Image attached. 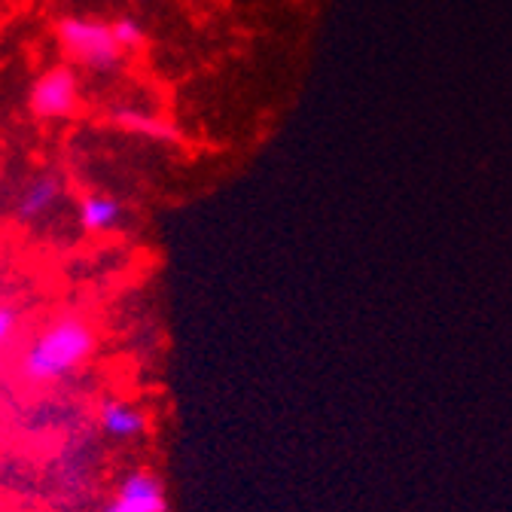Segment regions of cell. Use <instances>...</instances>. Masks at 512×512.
I'll use <instances>...</instances> for the list:
<instances>
[{"label": "cell", "instance_id": "52a82bcc", "mask_svg": "<svg viewBox=\"0 0 512 512\" xmlns=\"http://www.w3.org/2000/svg\"><path fill=\"white\" fill-rule=\"evenodd\" d=\"M110 122L116 128H122V132L128 135H138V138H147V141H156V144H171L177 141V128L156 116V113H147V110H135V107H122V110H113L110 113Z\"/></svg>", "mask_w": 512, "mask_h": 512}, {"label": "cell", "instance_id": "6da1fadb", "mask_svg": "<svg viewBox=\"0 0 512 512\" xmlns=\"http://www.w3.org/2000/svg\"><path fill=\"white\" fill-rule=\"evenodd\" d=\"M92 351H95L92 330L77 314H64L28 348V354L22 357V375L31 381H58L77 372Z\"/></svg>", "mask_w": 512, "mask_h": 512}, {"label": "cell", "instance_id": "8992f818", "mask_svg": "<svg viewBox=\"0 0 512 512\" xmlns=\"http://www.w3.org/2000/svg\"><path fill=\"white\" fill-rule=\"evenodd\" d=\"M98 424L113 442H138L150 430L147 412L125 400H104L98 406Z\"/></svg>", "mask_w": 512, "mask_h": 512}, {"label": "cell", "instance_id": "9c48e42d", "mask_svg": "<svg viewBox=\"0 0 512 512\" xmlns=\"http://www.w3.org/2000/svg\"><path fill=\"white\" fill-rule=\"evenodd\" d=\"M110 28H113V37H116V43H119L122 52H138L147 43L144 25L138 19H132V16H122V19L110 22Z\"/></svg>", "mask_w": 512, "mask_h": 512}, {"label": "cell", "instance_id": "ba28073f", "mask_svg": "<svg viewBox=\"0 0 512 512\" xmlns=\"http://www.w3.org/2000/svg\"><path fill=\"white\" fill-rule=\"evenodd\" d=\"M77 217H80V226L86 232H95L98 235V232L116 229L122 223V217H125V208H122V202H116L110 196H86L80 202Z\"/></svg>", "mask_w": 512, "mask_h": 512}, {"label": "cell", "instance_id": "5b68a950", "mask_svg": "<svg viewBox=\"0 0 512 512\" xmlns=\"http://www.w3.org/2000/svg\"><path fill=\"white\" fill-rule=\"evenodd\" d=\"M64 196V180L55 171H37L25 180L16 196V220L37 223L43 220Z\"/></svg>", "mask_w": 512, "mask_h": 512}, {"label": "cell", "instance_id": "30bf717a", "mask_svg": "<svg viewBox=\"0 0 512 512\" xmlns=\"http://www.w3.org/2000/svg\"><path fill=\"white\" fill-rule=\"evenodd\" d=\"M16 330V311L13 308H0V345H4Z\"/></svg>", "mask_w": 512, "mask_h": 512}, {"label": "cell", "instance_id": "277c9868", "mask_svg": "<svg viewBox=\"0 0 512 512\" xmlns=\"http://www.w3.org/2000/svg\"><path fill=\"white\" fill-rule=\"evenodd\" d=\"M104 512H168V494L156 473L132 470L116 485Z\"/></svg>", "mask_w": 512, "mask_h": 512}, {"label": "cell", "instance_id": "7a4b0ae2", "mask_svg": "<svg viewBox=\"0 0 512 512\" xmlns=\"http://www.w3.org/2000/svg\"><path fill=\"white\" fill-rule=\"evenodd\" d=\"M58 40L71 61L95 74H110L122 64V49L113 37L110 22L92 16H64L58 22Z\"/></svg>", "mask_w": 512, "mask_h": 512}, {"label": "cell", "instance_id": "3957f363", "mask_svg": "<svg viewBox=\"0 0 512 512\" xmlns=\"http://www.w3.org/2000/svg\"><path fill=\"white\" fill-rule=\"evenodd\" d=\"M28 107L37 119H68L80 107V80L74 68L58 64L49 68L28 95Z\"/></svg>", "mask_w": 512, "mask_h": 512}]
</instances>
